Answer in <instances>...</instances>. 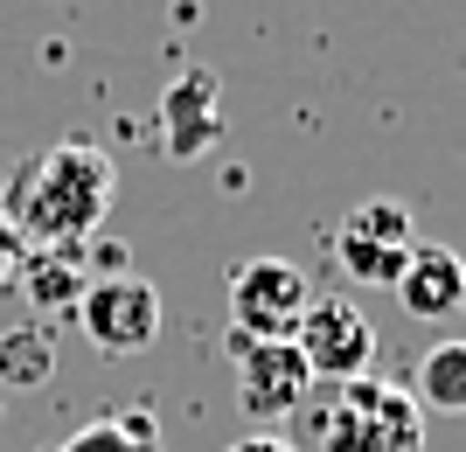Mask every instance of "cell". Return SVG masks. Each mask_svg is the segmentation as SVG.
<instances>
[{
	"label": "cell",
	"mask_w": 466,
	"mask_h": 452,
	"mask_svg": "<svg viewBox=\"0 0 466 452\" xmlns=\"http://www.w3.org/2000/svg\"><path fill=\"white\" fill-rule=\"evenodd\" d=\"M410 397H418L425 411H466V341H439V348H425Z\"/></svg>",
	"instance_id": "obj_11"
},
{
	"label": "cell",
	"mask_w": 466,
	"mask_h": 452,
	"mask_svg": "<svg viewBox=\"0 0 466 452\" xmlns=\"http://www.w3.org/2000/svg\"><path fill=\"white\" fill-rule=\"evenodd\" d=\"M223 139V84L216 70H181L167 91H160V154L167 160H202Z\"/></svg>",
	"instance_id": "obj_7"
},
{
	"label": "cell",
	"mask_w": 466,
	"mask_h": 452,
	"mask_svg": "<svg viewBox=\"0 0 466 452\" xmlns=\"http://www.w3.org/2000/svg\"><path fill=\"white\" fill-rule=\"evenodd\" d=\"M223 452H292V446H286V438H272V432H237Z\"/></svg>",
	"instance_id": "obj_16"
},
{
	"label": "cell",
	"mask_w": 466,
	"mask_h": 452,
	"mask_svg": "<svg viewBox=\"0 0 466 452\" xmlns=\"http://www.w3.org/2000/svg\"><path fill=\"white\" fill-rule=\"evenodd\" d=\"M15 286H28V306H35L42 320L77 314V299H84V251H28V265H21Z\"/></svg>",
	"instance_id": "obj_9"
},
{
	"label": "cell",
	"mask_w": 466,
	"mask_h": 452,
	"mask_svg": "<svg viewBox=\"0 0 466 452\" xmlns=\"http://www.w3.org/2000/svg\"><path fill=\"white\" fill-rule=\"evenodd\" d=\"M118 196V167L97 139H56L49 154L21 160L7 181V223L21 230L28 251H84L105 230V209Z\"/></svg>",
	"instance_id": "obj_1"
},
{
	"label": "cell",
	"mask_w": 466,
	"mask_h": 452,
	"mask_svg": "<svg viewBox=\"0 0 466 452\" xmlns=\"http://www.w3.org/2000/svg\"><path fill=\"white\" fill-rule=\"evenodd\" d=\"M56 452H160V432L147 411H112V417H91L84 432H70Z\"/></svg>",
	"instance_id": "obj_12"
},
{
	"label": "cell",
	"mask_w": 466,
	"mask_h": 452,
	"mask_svg": "<svg viewBox=\"0 0 466 452\" xmlns=\"http://www.w3.org/2000/svg\"><path fill=\"white\" fill-rule=\"evenodd\" d=\"M341 236H362V244H390V251H410L418 230H410V209L397 196H370L341 216Z\"/></svg>",
	"instance_id": "obj_13"
},
{
	"label": "cell",
	"mask_w": 466,
	"mask_h": 452,
	"mask_svg": "<svg viewBox=\"0 0 466 452\" xmlns=\"http://www.w3.org/2000/svg\"><path fill=\"white\" fill-rule=\"evenodd\" d=\"M230 348V369H237V411L251 425H279V417H299L313 397V369L292 341H244V335H223Z\"/></svg>",
	"instance_id": "obj_4"
},
{
	"label": "cell",
	"mask_w": 466,
	"mask_h": 452,
	"mask_svg": "<svg viewBox=\"0 0 466 452\" xmlns=\"http://www.w3.org/2000/svg\"><path fill=\"white\" fill-rule=\"evenodd\" d=\"M292 348L307 355L313 383H355V376H370V362H376V327L355 299H320L313 293Z\"/></svg>",
	"instance_id": "obj_6"
},
{
	"label": "cell",
	"mask_w": 466,
	"mask_h": 452,
	"mask_svg": "<svg viewBox=\"0 0 466 452\" xmlns=\"http://www.w3.org/2000/svg\"><path fill=\"white\" fill-rule=\"evenodd\" d=\"M70 320L84 327V341L97 355H139V348H154V335H160V293L139 272L91 278Z\"/></svg>",
	"instance_id": "obj_5"
},
{
	"label": "cell",
	"mask_w": 466,
	"mask_h": 452,
	"mask_svg": "<svg viewBox=\"0 0 466 452\" xmlns=\"http://www.w3.org/2000/svg\"><path fill=\"white\" fill-rule=\"evenodd\" d=\"M397 299H404L410 320H452L466 306V265L446 244H410V265L397 278Z\"/></svg>",
	"instance_id": "obj_8"
},
{
	"label": "cell",
	"mask_w": 466,
	"mask_h": 452,
	"mask_svg": "<svg viewBox=\"0 0 466 452\" xmlns=\"http://www.w3.org/2000/svg\"><path fill=\"white\" fill-rule=\"evenodd\" d=\"M307 306H313V286L292 257H244V265H230V335L292 341Z\"/></svg>",
	"instance_id": "obj_3"
},
{
	"label": "cell",
	"mask_w": 466,
	"mask_h": 452,
	"mask_svg": "<svg viewBox=\"0 0 466 452\" xmlns=\"http://www.w3.org/2000/svg\"><path fill=\"white\" fill-rule=\"evenodd\" d=\"M56 376V335L49 320H21L0 335V390H42Z\"/></svg>",
	"instance_id": "obj_10"
},
{
	"label": "cell",
	"mask_w": 466,
	"mask_h": 452,
	"mask_svg": "<svg viewBox=\"0 0 466 452\" xmlns=\"http://www.w3.org/2000/svg\"><path fill=\"white\" fill-rule=\"evenodd\" d=\"M21 265H28V244H21V230L7 223V209H0V293L21 278Z\"/></svg>",
	"instance_id": "obj_14"
},
{
	"label": "cell",
	"mask_w": 466,
	"mask_h": 452,
	"mask_svg": "<svg viewBox=\"0 0 466 452\" xmlns=\"http://www.w3.org/2000/svg\"><path fill=\"white\" fill-rule=\"evenodd\" d=\"M320 452H425V411L404 383L355 376L320 417Z\"/></svg>",
	"instance_id": "obj_2"
},
{
	"label": "cell",
	"mask_w": 466,
	"mask_h": 452,
	"mask_svg": "<svg viewBox=\"0 0 466 452\" xmlns=\"http://www.w3.org/2000/svg\"><path fill=\"white\" fill-rule=\"evenodd\" d=\"M84 251H91V272H97V278H118V272H133V251H126V244H112V236H91Z\"/></svg>",
	"instance_id": "obj_15"
}]
</instances>
